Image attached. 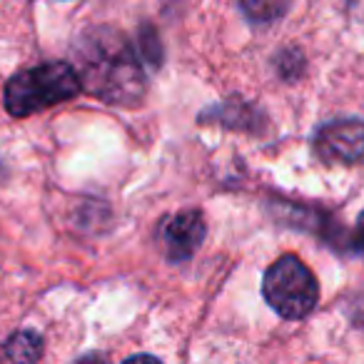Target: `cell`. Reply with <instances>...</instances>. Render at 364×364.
Returning a JSON list of instances; mask_svg holds the SVG:
<instances>
[{
	"label": "cell",
	"mask_w": 364,
	"mask_h": 364,
	"mask_svg": "<svg viewBox=\"0 0 364 364\" xmlns=\"http://www.w3.org/2000/svg\"><path fill=\"white\" fill-rule=\"evenodd\" d=\"M122 364H162L160 359H155L152 354H135V357L125 359Z\"/></svg>",
	"instance_id": "9"
},
{
	"label": "cell",
	"mask_w": 364,
	"mask_h": 364,
	"mask_svg": "<svg viewBox=\"0 0 364 364\" xmlns=\"http://www.w3.org/2000/svg\"><path fill=\"white\" fill-rule=\"evenodd\" d=\"M6 364H36L43 357V337L33 329L16 332L3 347Z\"/></svg>",
	"instance_id": "6"
},
{
	"label": "cell",
	"mask_w": 364,
	"mask_h": 364,
	"mask_svg": "<svg viewBox=\"0 0 364 364\" xmlns=\"http://www.w3.org/2000/svg\"><path fill=\"white\" fill-rule=\"evenodd\" d=\"M262 294L279 317L304 319L317 307L319 284L297 255H284L264 272Z\"/></svg>",
	"instance_id": "3"
},
{
	"label": "cell",
	"mask_w": 364,
	"mask_h": 364,
	"mask_svg": "<svg viewBox=\"0 0 364 364\" xmlns=\"http://www.w3.org/2000/svg\"><path fill=\"white\" fill-rule=\"evenodd\" d=\"M314 150L324 162H352L364 160V122L362 120H334L324 125L314 137Z\"/></svg>",
	"instance_id": "4"
},
{
	"label": "cell",
	"mask_w": 364,
	"mask_h": 364,
	"mask_svg": "<svg viewBox=\"0 0 364 364\" xmlns=\"http://www.w3.org/2000/svg\"><path fill=\"white\" fill-rule=\"evenodd\" d=\"M77 364H107L102 357H95V354H90V357H82V359H77Z\"/></svg>",
	"instance_id": "10"
},
{
	"label": "cell",
	"mask_w": 364,
	"mask_h": 364,
	"mask_svg": "<svg viewBox=\"0 0 364 364\" xmlns=\"http://www.w3.org/2000/svg\"><path fill=\"white\" fill-rule=\"evenodd\" d=\"M354 247H357L359 252H364V213L359 215L357 228H354Z\"/></svg>",
	"instance_id": "8"
},
{
	"label": "cell",
	"mask_w": 364,
	"mask_h": 364,
	"mask_svg": "<svg viewBox=\"0 0 364 364\" xmlns=\"http://www.w3.org/2000/svg\"><path fill=\"white\" fill-rule=\"evenodd\" d=\"M205 232H208V225H205L203 213H198V210L177 213L162 230V242H165L167 257L172 262H188L203 245Z\"/></svg>",
	"instance_id": "5"
},
{
	"label": "cell",
	"mask_w": 364,
	"mask_h": 364,
	"mask_svg": "<svg viewBox=\"0 0 364 364\" xmlns=\"http://www.w3.org/2000/svg\"><path fill=\"white\" fill-rule=\"evenodd\" d=\"M80 82L87 92L105 102L132 105L145 92V73L137 60L135 48L122 33L110 28H95L85 33L77 46Z\"/></svg>",
	"instance_id": "1"
},
{
	"label": "cell",
	"mask_w": 364,
	"mask_h": 364,
	"mask_svg": "<svg viewBox=\"0 0 364 364\" xmlns=\"http://www.w3.org/2000/svg\"><path fill=\"white\" fill-rule=\"evenodd\" d=\"M82 90L70 63L50 60L16 73L6 85V110L13 117H28L53 105L68 102Z\"/></svg>",
	"instance_id": "2"
},
{
	"label": "cell",
	"mask_w": 364,
	"mask_h": 364,
	"mask_svg": "<svg viewBox=\"0 0 364 364\" xmlns=\"http://www.w3.org/2000/svg\"><path fill=\"white\" fill-rule=\"evenodd\" d=\"M242 11L255 23H272L287 11V6L284 3H264V0H257V3H245Z\"/></svg>",
	"instance_id": "7"
}]
</instances>
